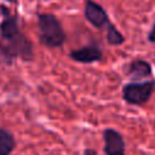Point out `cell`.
<instances>
[{
  "label": "cell",
  "mask_w": 155,
  "mask_h": 155,
  "mask_svg": "<svg viewBox=\"0 0 155 155\" xmlns=\"http://www.w3.org/2000/svg\"><path fill=\"white\" fill-rule=\"evenodd\" d=\"M4 1H6L8 4H13V5H17L18 4V0H4Z\"/></svg>",
  "instance_id": "obj_12"
},
{
  "label": "cell",
  "mask_w": 155,
  "mask_h": 155,
  "mask_svg": "<svg viewBox=\"0 0 155 155\" xmlns=\"http://www.w3.org/2000/svg\"><path fill=\"white\" fill-rule=\"evenodd\" d=\"M107 34H105V38H107V42L108 45L110 46H120L125 42V36L124 34L116 28L115 24H113L111 22L107 25Z\"/></svg>",
  "instance_id": "obj_9"
},
{
  "label": "cell",
  "mask_w": 155,
  "mask_h": 155,
  "mask_svg": "<svg viewBox=\"0 0 155 155\" xmlns=\"http://www.w3.org/2000/svg\"><path fill=\"white\" fill-rule=\"evenodd\" d=\"M147 39H148V41H149V42H151V44H155V22H154V24H153L151 29L149 30Z\"/></svg>",
  "instance_id": "obj_10"
},
{
  "label": "cell",
  "mask_w": 155,
  "mask_h": 155,
  "mask_svg": "<svg viewBox=\"0 0 155 155\" xmlns=\"http://www.w3.org/2000/svg\"><path fill=\"white\" fill-rule=\"evenodd\" d=\"M36 18L39 42L47 48H61L67 41V33L58 17L51 12H40Z\"/></svg>",
  "instance_id": "obj_1"
},
{
  "label": "cell",
  "mask_w": 155,
  "mask_h": 155,
  "mask_svg": "<svg viewBox=\"0 0 155 155\" xmlns=\"http://www.w3.org/2000/svg\"><path fill=\"white\" fill-rule=\"evenodd\" d=\"M103 142H104V155H125L126 154V143L122 134L115 128H105L103 131Z\"/></svg>",
  "instance_id": "obj_6"
},
{
  "label": "cell",
  "mask_w": 155,
  "mask_h": 155,
  "mask_svg": "<svg viewBox=\"0 0 155 155\" xmlns=\"http://www.w3.org/2000/svg\"><path fill=\"white\" fill-rule=\"evenodd\" d=\"M0 54L6 64H12L16 59L23 62L34 61V45L22 33L7 40H0Z\"/></svg>",
  "instance_id": "obj_2"
},
{
  "label": "cell",
  "mask_w": 155,
  "mask_h": 155,
  "mask_svg": "<svg viewBox=\"0 0 155 155\" xmlns=\"http://www.w3.org/2000/svg\"><path fill=\"white\" fill-rule=\"evenodd\" d=\"M155 91V81L147 80V81H131L122 86L121 94L122 99L130 104L140 107L144 105Z\"/></svg>",
  "instance_id": "obj_3"
},
{
  "label": "cell",
  "mask_w": 155,
  "mask_h": 155,
  "mask_svg": "<svg viewBox=\"0 0 155 155\" xmlns=\"http://www.w3.org/2000/svg\"><path fill=\"white\" fill-rule=\"evenodd\" d=\"M151 64L140 58L131 61L126 67V75L131 79V81H140L144 78L151 76Z\"/></svg>",
  "instance_id": "obj_7"
},
{
  "label": "cell",
  "mask_w": 155,
  "mask_h": 155,
  "mask_svg": "<svg viewBox=\"0 0 155 155\" xmlns=\"http://www.w3.org/2000/svg\"><path fill=\"white\" fill-rule=\"evenodd\" d=\"M84 16L85 19L96 29L107 28V25L110 23L109 15L105 11V8L94 0H85Z\"/></svg>",
  "instance_id": "obj_4"
},
{
  "label": "cell",
  "mask_w": 155,
  "mask_h": 155,
  "mask_svg": "<svg viewBox=\"0 0 155 155\" xmlns=\"http://www.w3.org/2000/svg\"><path fill=\"white\" fill-rule=\"evenodd\" d=\"M69 58L80 64H91L102 61L103 51L96 44L84 45L79 48H74L68 53Z\"/></svg>",
  "instance_id": "obj_5"
},
{
  "label": "cell",
  "mask_w": 155,
  "mask_h": 155,
  "mask_svg": "<svg viewBox=\"0 0 155 155\" xmlns=\"http://www.w3.org/2000/svg\"><path fill=\"white\" fill-rule=\"evenodd\" d=\"M84 155H97V153H96V150H93V149H85Z\"/></svg>",
  "instance_id": "obj_11"
},
{
  "label": "cell",
  "mask_w": 155,
  "mask_h": 155,
  "mask_svg": "<svg viewBox=\"0 0 155 155\" xmlns=\"http://www.w3.org/2000/svg\"><path fill=\"white\" fill-rule=\"evenodd\" d=\"M15 148L16 139L13 133L5 127H0V155H11Z\"/></svg>",
  "instance_id": "obj_8"
}]
</instances>
